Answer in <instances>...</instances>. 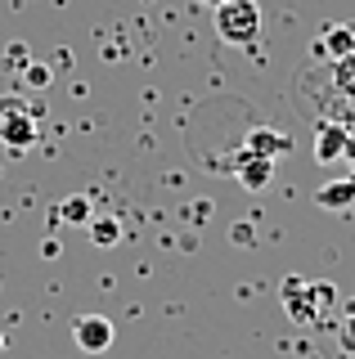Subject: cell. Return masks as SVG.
<instances>
[{"label": "cell", "instance_id": "obj_2", "mask_svg": "<svg viewBox=\"0 0 355 359\" xmlns=\"http://www.w3.org/2000/svg\"><path fill=\"white\" fill-rule=\"evenodd\" d=\"M279 301H283V314L293 323H302V328H315V323H328V314L337 310V287L328 283V278H315V283H306V278H283L279 283Z\"/></svg>", "mask_w": 355, "mask_h": 359}, {"label": "cell", "instance_id": "obj_8", "mask_svg": "<svg viewBox=\"0 0 355 359\" xmlns=\"http://www.w3.org/2000/svg\"><path fill=\"white\" fill-rule=\"evenodd\" d=\"M351 149V126H342V121H324V126H315V162H342Z\"/></svg>", "mask_w": 355, "mask_h": 359}, {"label": "cell", "instance_id": "obj_11", "mask_svg": "<svg viewBox=\"0 0 355 359\" xmlns=\"http://www.w3.org/2000/svg\"><path fill=\"white\" fill-rule=\"evenodd\" d=\"M54 220H63V224H91V220H95V207H91V198H86V194H72V198H63L59 207H54Z\"/></svg>", "mask_w": 355, "mask_h": 359}, {"label": "cell", "instance_id": "obj_3", "mask_svg": "<svg viewBox=\"0 0 355 359\" xmlns=\"http://www.w3.org/2000/svg\"><path fill=\"white\" fill-rule=\"evenodd\" d=\"M41 140V108L23 95H0V144L9 153H27Z\"/></svg>", "mask_w": 355, "mask_h": 359}, {"label": "cell", "instance_id": "obj_15", "mask_svg": "<svg viewBox=\"0 0 355 359\" xmlns=\"http://www.w3.org/2000/svg\"><path fill=\"white\" fill-rule=\"evenodd\" d=\"M27 81H32V86H36V90H41V86H50V67H41V63H32V67H27Z\"/></svg>", "mask_w": 355, "mask_h": 359}, {"label": "cell", "instance_id": "obj_12", "mask_svg": "<svg viewBox=\"0 0 355 359\" xmlns=\"http://www.w3.org/2000/svg\"><path fill=\"white\" fill-rule=\"evenodd\" d=\"M333 86H337V95L355 108V54H347V59L333 63Z\"/></svg>", "mask_w": 355, "mask_h": 359}, {"label": "cell", "instance_id": "obj_9", "mask_svg": "<svg viewBox=\"0 0 355 359\" xmlns=\"http://www.w3.org/2000/svg\"><path fill=\"white\" fill-rule=\"evenodd\" d=\"M234 180L248 189V194H261V189L274 180V162H270V157L248 153V149H239V157H234Z\"/></svg>", "mask_w": 355, "mask_h": 359}, {"label": "cell", "instance_id": "obj_5", "mask_svg": "<svg viewBox=\"0 0 355 359\" xmlns=\"http://www.w3.org/2000/svg\"><path fill=\"white\" fill-rule=\"evenodd\" d=\"M113 319L108 314H76L72 319V341H76V351H86V355H104L108 346H113Z\"/></svg>", "mask_w": 355, "mask_h": 359}, {"label": "cell", "instance_id": "obj_18", "mask_svg": "<svg viewBox=\"0 0 355 359\" xmlns=\"http://www.w3.org/2000/svg\"><path fill=\"white\" fill-rule=\"evenodd\" d=\"M0 359H5V332H0Z\"/></svg>", "mask_w": 355, "mask_h": 359}, {"label": "cell", "instance_id": "obj_6", "mask_svg": "<svg viewBox=\"0 0 355 359\" xmlns=\"http://www.w3.org/2000/svg\"><path fill=\"white\" fill-rule=\"evenodd\" d=\"M347 54H355V27L351 22H328L324 36L310 45V59H324V63H337Z\"/></svg>", "mask_w": 355, "mask_h": 359}, {"label": "cell", "instance_id": "obj_13", "mask_svg": "<svg viewBox=\"0 0 355 359\" xmlns=\"http://www.w3.org/2000/svg\"><path fill=\"white\" fill-rule=\"evenodd\" d=\"M86 229H91V243H95V247H113V243L121 238V220H117V216H95Z\"/></svg>", "mask_w": 355, "mask_h": 359}, {"label": "cell", "instance_id": "obj_17", "mask_svg": "<svg viewBox=\"0 0 355 359\" xmlns=\"http://www.w3.org/2000/svg\"><path fill=\"white\" fill-rule=\"evenodd\" d=\"M198 5H212V9H220V5H225V0H198Z\"/></svg>", "mask_w": 355, "mask_h": 359}, {"label": "cell", "instance_id": "obj_7", "mask_svg": "<svg viewBox=\"0 0 355 359\" xmlns=\"http://www.w3.org/2000/svg\"><path fill=\"white\" fill-rule=\"evenodd\" d=\"M315 207L328 211V216H347L355 207V175H337V180H324L315 189Z\"/></svg>", "mask_w": 355, "mask_h": 359}, {"label": "cell", "instance_id": "obj_1", "mask_svg": "<svg viewBox=\"0 0 355 359\" xmlns=\"http://www.w3.org/2000/svg\"><path fill=\"white\" fill-rule=\"evenodd\" d=\"M293 99H297V108H302L315 126H324V121H342V126H351L355 108L337 95V86H333V63H324V59H306L302 63L297 86H293Z\"/></svg>", "mask_w": 355, "mask_h": 359}, {"label": "cell", "instance_id": "obj_10", "mask_svg": "<svg viewBox=\"0 0 355 359\" xmlns=\"http://www.w3.org/2000/svg\"><path fill=\"white\" fill-rule=\"evenodd\" d=\"M239 149H248V153H257V157H283L288 149H293V140H288L283 130H270V126H257V130H248L243 135V144Z\"/></svg>", "mask_w": 355, "mask_h": 359}, {"label": "cell", "instance_id": "obj_16", "mask_svg": "<svg viewBox=\"0 0 355 359\" xmlns=\"http://www.w3.org/2000/svg\"><path fill=\"white\" fill-rule=\"evenodd\" d=\"M347 162H351V175H355V135H351V149H347Z\"/></svg>", "mask_w": 355, "mask_h": 359}, {"label": "cell", "instance_id": "obj_4", "mask_svg": "<svg viewBox=\"0 0 355 359\" xmlns=\"http://www.w3.org/2000/svg\"><path fill=\"white\" fill-rule=\"evenodd\" d=\"M216 36L225 45H252L261 36V5L257 0H225L216 9Z\"/></svg>", "mask_w": 355, "mask_h": 359}, {"label": "cell", "instance_id": "obj_14", "mask_svg": "<svg viewBox=\"0 0 355 359\" xmlns=\"http://www.w3.org/2000/svg\"><path fill=\"white\" fill-rule=\"evenodd\" d=\"M337 341H342L347 355H355V301H351V310L342 314V323H337Z\"/></svg>", "mask_w": 355, "mask_h": 359}]
</instances>
